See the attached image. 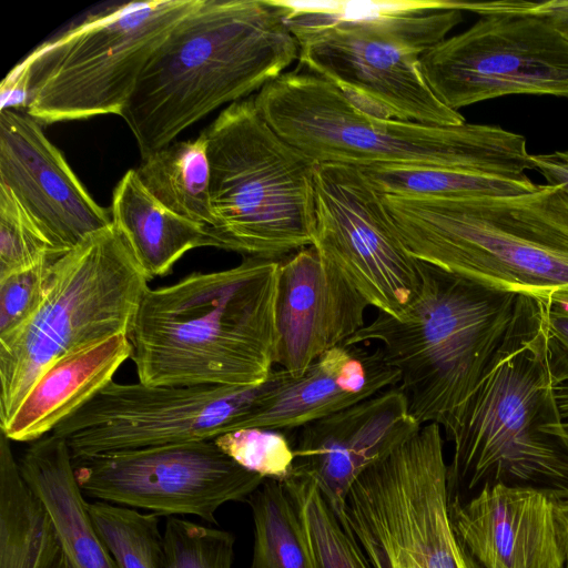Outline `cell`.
Instances as JSON below:
<instances>
[{"label":"cell","instance_id":"6da1fadb","mask_svg":"<svg viewBox=\"0 0 568 568\" xmlns=\"http://www.w3.org/2000/svg\"><path fill=\"white\" fill-rule=\"evenodd\" d=\"M548 310L519 295L484 375L439 425L453 444L450 499L496 484L568 490V439L556 399V386L568 379V358L550 332Z\"/></svg>","mask_w":568,"mask_h":568},{"label":"cell","instance_id":"7a4b0ae2","mask_svg":"<svg viewBox=\"0 0 568 568\" xmlns=\"http://www.w3.org/2000/svg\"><path fill=\"white\" fill-rule=\"evenodd\" d=\"M278 262L245 257L143 293L128 333L139 382L250 386L275 365Z\"/></svg>","mask_w":568,"mask_h":568},{"label":"cell","instance_id":"3957f363","mask_svg":"<svg viewBox=\"0 0 568 568\" xmlns=\"http://www.w3.org/2000/svg\"><path fill=\"white\" fill-rule=\"evenodd\" d=\"M287 13L282 0H201L153 52L120 115L141 159L298 60Z\"/></svg>","mask_w":568,"mask_h":568},{"label":"cell","instance_id":"277c9868","mask_svg":"<svg viewBox=\"0 0 568 568\" xmlns=\"http://www.w3.org/2000/svg\"><path fill=\"white\" fill-rule=\"evenodd\" d=\"M409 253L500 292L568 311V193L382 195Z\"/></svg>","mask_w":568,"mask_h":568},{"label":"cell","instance_id":"5b68a950","mask_svg":"<svg viewBox=\"0 0 568 568\" xmlns=\"http://www.w3.org/2000/svg\"><path fill=\"white\" fill-rule=\"evenodd\" d=\"M300 68L338 87L365 111L428 125L465 118L432 91L420 58L463 21L460 1H284Z\"/></svg>","mask_w":568,"mask_h":568},{"label":"cell","instance_id":"8992f818","mask_svg":"<svg viewBox=\"0 0 568 568\" xmlns=\"http://www.w3.org/2000/svg\"><path fill=\"white\" fill-rule=\"evenodd\" d=\"M254 102L268 125L314 162L440 168L511 179L531 170L526 138L499 125H428L372 114L328 80L297 69Z\"/></svg>","mask_w":568,"mask_h":568},{"label":"cell","instance_id":"52a82bcc","mask_svg":"<svg viewBox=\"0 0 568 568\" xmlns=\"http://www.w3.org/2000/svg\"><path fill=\"white\" fill-rule=\"evenodd\" d=\"M417 298L399 317L378 315L344 345L378 342L399 372L409 414L423 426L444 418L474 390L516 316L519 295L419 261Z\"/></svg>","mask_w":568,"mask_h":568},{"label":"cell","instance_id":"ba28073f","mask_svg":"<svg viewBox=\"0 0 568 568\" xmlns=\"http://www.w3.org/2000/svg\"><path fill=\"white\" fill-rule=\"evenodd\" d=\"M204 133L215 216L210 246L280 262L313 245L317 163L268 125L254 98L230 104Z\"/></svg>","mask_w":568,"mask_h":568},{"label":"cell","instance_id":"9c48e42d","mask_svg":"<svg viewBox=\"0 0 568 568\" xmlns=\"http://www.w3.org/2000/svg\"><path fill=\"white\" fill-rule=\"evenodd\" d=\"M149 278L110 225L58 261L44 301L0 342V428L58 358L130 331Z\"/></svg>","mask_w":568,"mask_h":568},{"label":"cell","instance_id":"30bf717a","mask_svg":"<svg viewBox=\"0 0 568 568\" xmlns=\"http://www.w3.org/2000/svg\"><path fill=\"white\" fill-rule=\"evenodd\" d=\"M201 0L113 3L33 50L27 114L40 123L121 115L146 62Z\"/></svg>","mask_w":568,"mask_h":568},{"label":"cell","instance_id":"8fae6325","mask_svg":"<svg viewBox=\"0 0 568 568\" xmlns=\"http://www.w3.org/2000/svg\"><path fill=\"white\" fill-rule=\"evenodd\" d=\"M440 426L425 424L352 486L346 518L372 568H484L452 523Z\"/></svg>","mask_w":568,"mask_h":568},{"label":"cell","instance_id":"7c38bea8","mask_svg":"<svg viewBox=\"0 0 568 568\" xmlns=\"http://www.w3.org/2000/svg\"><path fill=\"white\" fill-rule=\"evenodd\" d=\"M274 371L250 386H164L110 382L52 432L72 459L215 439L246 428Z\"/></svg>","mask_w":568,"mask_h":568},{"label":"cell","instance_id":"4fadbf2b","mask_svg":"<svg viewBox=\"0 0 568 568\" xmlns=\"http://www.w3.org/2000/svg\"><path fill=\"white\" fill-rule=\"evenodd\" d=\"M481 18L420 58L435 95L458 111L511 94L568 98V41L544 19L468 2Z\"/></svg>","mask_w":568,"mask_h":568},{"label":"cell","instance_id":"5bb4252c","mask_svg":"<svg viewBox=\"0 0 568 568\" xmlns=\"http://www.w3.org/2000/svg\"><path fill=\"white\" fill-rule=\"evenodd\" d=\"M79 487L97 500L159 516L216 524L224 504L246 501L265 480L223 453L214 439L114 452L73 460Z\"/></svg>","mask_w":568,"mask_h":568},{"label":"cell","instance_id":"9a60e30c","mask_svg":"<svg viewBox=\"0 0 568 568\" xmlns=\"http://www.w3.org/2000/svg\"><path fill=\"white\" fill-rule=\"evenodd\" d=\"M315 200L313 245L371 306L399 318L420 292L419 261L406 248L381 193L357 166L317 163Z\"/></svg>","mask_w":568,"mask_h":568},{"label":"cell","instance_id":"2e32d148","mask_svg":"<svg viewBox=\"0 0 568 568\" xmlns=\"http://www.w3.org/2000/svg\"><path fill=\"white\" fill-rule=\"evenodd\" d=\"M0 184L8 187L52 246L67 253L112 225L39 121L0 111Z\"/></svg>","mask_w":568,"mask_h":568},{"label":"cell","instance_id":"e0dca14e","mask_svg":"<svg viewBox=\"0 0 568 568\" xmlns=\"http://www.w3.org/2000/svg\"><path fill=\"white\" fill-rule=\"evenodd\" d=\"M396 385L294 432L292 476L312 479L347 524L346 503L357 478L418 433Z\"/></svg>","mask_w":568,"mask_h":568},{"label":"cell","instance_id":"ac0fdd59","mask_svg":"<svg viewBox=\"0 0 568 568\" xmlns=\"http://www.w3.org/2000/svg\"><path fill=\"white\" fill-rule=\"evenodd\" d=\"M452 523L484 568H566L568 524L550 490L496 484L450 499Z\"/></svg>","mask_w":568,"mask_h":568},{"label":"cell","instance_id":"d6986e66","mask_svg":"<svg viewBox=\"0 0 568 568\" xmlns=\"http://www.w3.org/2000/svg\"><path fill=\"white\" fill-rule=\"evenodd\" d=\"M371 306L314 245L278 262L275 365L302 375L365 326Z\"/></svg>","mask_w":568,"mask_h":568},{"label":"cell","instance_id":"ffe728a7","mask_svg":"<svg viewBox=\"0 0 568 568\" xmlns=\"http://www.w3.org/2000/svg\"><path fill=\"white\" fill-rule=\"evenodd\" d=\"M399 372L381 346L338 345L300 376L275 369L274 382L260 398L246 428L294 432L373 395L398 385Z\"/></svg>","mask_w":568,"mask_h":568},{"label":"cell","instance_id":"44dd1931","mask_svg":"<svg viewBox=\"0 0 568 568\" xmlns=\"http://www.w3.org/2000/svg\"><path fill=\"white\" fill-rule=\"evenodd\" d=\"M130 357L128 335L119 334L58 358L38 376L0 432L11 442L44 437L112 382Z\"/></svg>","mask_w":568,"mask_h":568},{"label":"cell","instance_id":"7402d4cb","mask_svg":"<svg viewBox=\"0 0 568 568\" xmlns=\"http://www.w3.org/2000/svg\"><path fill=\"white\" fill-rule=\"evenodd\" d=\"M19 466L47 507L70 568H119L89 515L65 439L51 433L32 442Z\"/></svg>","mask_w":568,"mask_h":568},{"label":"cell","instance_id":"603a6c76","mask_svg":"<svg viewBox=\"0 0 568 568\" xmlns=\"http://www.w3.org/2000/svg\"><path fill=\"white\" fill-rule=\"evenodd\" d=\"M110 212L149 281L169 274L186 252L210 246L207 230L164 206L133 169L114 187Z\"/></svg>","mask_w":568,"mask_h":568},{"label":"cell","instance_id":"cb8c5ba5","mask_svg":"<svg viewBox=\"0 0 568 568\" xmlns=\"http://www.w3.org/2000/svg\"><path fill=\"white\" fill-rule=\"evenodd\" d=\"M0 432V568H53L62 555L53 520Z\"/></svg>","mask_w":568,"mask_h":568},{"label":"cell","instance_id":"d4e9b609","mask_svg":"<svg viewBox=\"0 0 568 568\" xmlns=\"http://www.w3.org/2000/svg\"><path fill=\"white\" fill-rule=\"evenodd\" d=\"M135 172L145 189L169 210L206 230L214 227L204 131L196 139L173 142L151 153Z\"/></svg>","mask_w":568,"mask_h":568},{"label":"cell","instance_id":"484cf974","mask_svg":"<svg viewBox=\"0 0 568 568\" xmlns=\"http://www.w3.org/2000/svg\"><path fill=\"white\" fill-rule=\"evenodd\" d=\"M245 503L254 527L250 568H315L297 510L282 481L265 479Z\"/></svg>","mask_w":568,"mask_h":568},{"label":"cell","instance_id":"4316f807","mask_svg":"<svg viewBox=\"0 0 568 568\" xmlns=\"http://www.w3.org/2000/svg\"><path fill=\"white\" fill-rule=\"evenodd\" d=\"M359 169L382 195H513L531 192L538 185L528 176L511 179L440 168L381 164Z\"/></svg>","mask_w":568,"mask_h":568},{"label":"cell","instance_id":"83f0119b","mask_svg":"<svg viewBox=\"0 0 568 568\" xmlns=\"http://www.w3.org/2000/svg\"><path fill=\"white\" fill-rule=\"evenodd\" d=\"M282 483L297 510L315 568H372L349 525L337 517L312 479L291 476Z\"/></svg>","mask_w":568,"mask_h":568},{"label":"cell","instance_id":"f1b7e54d","mask_svg":"<svg viewBox=\"0 0 568 568\" xmlns=\"http://www.w3.org/2000/svg\"><path fill=\"white\" fill-rule=\"evenodd\" d=\"M88 511L119 568H165L159 515L101 500Z\"/></svg>","mask_w":568,"mask_h":568},{"label":"cell","instance_id":"f546056e","mask_svg":"<svg viewBox=\"0 0 568 568\" xmlns=\"http://www.w3.org/2000/svg\"><path fill=\"white\" fill-rule=\"evenodd\" d=\"M165 568H232V532L178 516L168 517L163 531Z\"/></svg>","mask_w":568,"mask_h":568},{"label":"cell","instance_id":"4dcf8cb0","mask_svg":"<svg viewBox=\"0 0 568 568\" xmlns=\"http://www.w3.org/2000/svg\"><path fill=\"white\" fill-rule=\"evenodd\" d=\"M214 440L236 464L265 479L285 481L292 476L294 448L286 432L252 427L223 434Z\"/></svg>","mask_w":568,"mask_h":568},{"label":"cell","instance_id":"1f68e13d","mask_svg":"<svg viewBox=\"0 0 568 568\" xmlns=\"http://www.w3.org/2000/svg\"><path fill=\"white\" fill-rule=\"evenodd\" d=\"M54 254L64 253L52 246L11 191L0 184V277Z\"/></svg>","mask_w":568,"mask_h":568},{"label":"cell","instance_id":"d6a6232c","mask_svg":"<svg viewBox=\"0 0 568 568\" xmlns=\"http://www.w3.org/2000/svg\"><path fill=\"white\" fill-rule=\"evenodd\" d=\"M62 255H51L31 267L0 277V342L19 332L37 313Z\"/></svg>","mask_w":568,"mask_h":568},{"label":"cell","instance_id":"836d02e7","mask_svg":"<svg viewBox=\"0 0 568 568\" xmlns=\"http://www.w3.org/2000/svg\"><path fill=\"white\" fill-rule=\"evenodd\" d=\"M488 6L496 10L539 17L568 41V0H548L544 2L498 0L488 1Z\"/></svg>","mask_w":568,"mask_h":568},{"label":"cell","instance_id":"e575fe53","mask_svg":"<svg viewBox=\"0 0 568 568\" xmlns=\"http://www.w3.org/2000/svg\"><path fill=\"white\" fill-rule=\"evenodd\" d=\"M529 160L531 170L541 174L546 184L558 186L568 193V150L530 154Z\"/></svg>","mask_w":568,"mask_h":568},{"label":"cell","instance_id":"d590c367","mask_svg":"<svg viewBox=\"0 0 568 568\" xmlns=\"http://www.w3.org/2000/svg\"><path fill=\"white\" fill-rule=\"evenodd\" d=\"M29 94V71L21 62L1 84V110H27Z\"/></svg>","mask_w":568,"mask_h":568},{"label":"cell","instance_id":"8d00e7d4","mask_svg":"<svg viewBox=\"0 0 568 568\" xmlns=\"http://www.w3.org/2000/svg\"><path fill=\"white\" fill-rule=\"evenodd\" d=\"M548 324L554 338L568 358V311L549 307Z\"/></svg>","mask_w":568,"mask_h":568},{"label":"cell","instance_id":"74e56055","mask_svg":"<svg viewBox=\"0 0 568 568\" xmlns=\"http://www.w3.org/2000/svg\"><path fill=\"white\" fill-rule=\"evenodd\" d=\"M556 399L562 419H568V379L556 386Z\"/></svg>","mask_w":568,"mask_h":568},{"label":"cell","instance_id":"f35d334b","mask_svg":"<svg viewBox=\"0 0 568 568\" xmlns=\"http://www.w3.org/2000/svg\"><path fill=\"white\" fill-rule=\"evenodd\" d=\"M557 500L558 507L568 521V490L566 491H551Z\"/></svg>","mask_w":568,"mask_h":568},{"label":"cell","instance_id":"ab89813d","mask_svg":"<svg viewBox=\"0 0 568 568\" xmlns=\"http://www.w3.org/2000/svg\"><path fill=\"white\" fill-rule=\"evenodd\" d=\"M53 568H70V566H69L65 557L63 556V554L60 556L59 560L53 566Z\"/></svg>","mask_w":568,"mask_h":568},{"label":"cell","instance_id":"60d3db41","mask_svg":"<svg viewBox=\"0 0 568 568\" xmlns=\"http://www.w3.org/2000/svg\"><path fill=\"white\" fill-rule=\"evenodd\" d=\"M562 428H564V434H565L566 438L568 439V419L564 420Z\"/></svg>","mask_w":568,"mask_h":568},{"label":"cell","instance_id":"b9f144b4","mask_svg":"<svg viewBox=\"0 0 568 568\" xmlns=\"http://www.w3.org/2000/svg\"><path fill=\"white\" fill-rule=\"evenodd\" d=\"M566 520H567V519H566ZM567 524H568V521H567Z\"/></svg>","mask_w":568,"mask_h":568}]
</instances>
